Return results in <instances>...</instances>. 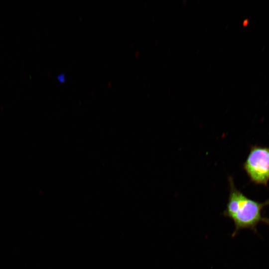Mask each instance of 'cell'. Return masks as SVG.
Returning a JSON list of instances; mask_svg holds the SVG:
<instances>
[{
  "label": "cell",
  "mask_w": 269,
  "mask_h": 269,
  "mask_svg": "<svg viewBox=\"0 0 269 269\" xmlns=\"http://www.w3.org/2000/svg\"><path fill=\"white\" fill-rule=\"evenodd\" d=\"M228 179L230 192L223 215L234 222L235 230L232 237L243 229H249L258 234L257 227L260 223L269 225V218L263 215L264 208L269 206V199L264 202L251 199L236 188L232 177Z\"/></svg>",
  "instance_id": "1"
},
{
  "label": "cell",
  "mask_w": 269,
  "mask_h": 269,
  "mask_svg": "<svg viewBox=\"0 0 269 269\" xmlns=\"http://www.w3.org/2000/svg\"><path fill=\"white\" fill-rule=\"evenodd\" d=\"M243 166L252 183L267 187L269 181V146L252 145Z\"/></svg>",
  "instance_id": "2"
}]
</instances>
